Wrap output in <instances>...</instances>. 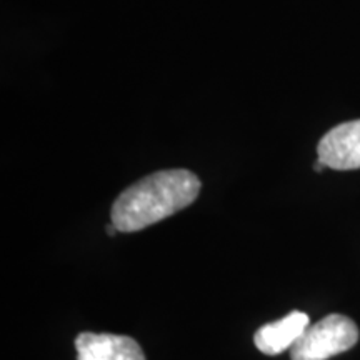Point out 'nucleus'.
I'll list each match as a JSON object with an SVG mask.
<instances>
[{
	"mask_svg": "<svg viewBox=\"0 0 360 360\" xmlns=\"http://www.w3.org/2000/svg\"><path fill=\"white\" fill-rule=\"evenodd\" d=\"M199 192L200 180L188 170L150 174L117 197L112 205V224L119 232L142 231L193 204Z\"/></svg>",
	"mask_w": 360,
	"mask_h": 360,
	"instance_id": "obj_1",
	"label": "nucleus"
},
{
	"mask_svg": "<svg viewBox=\"0 0 360 360\" xmlns=\"http://www.w3.org/2000/svg\"><path fill=\"white\" fill-rule=\"evenodd\" d=\"M359 342V328L352 319L340 314L323 317L305 332L290 349L292 360H328L347 352Z\"/></svg>",
	"mask_w": 360,
	"mask_h": 360,
	"instance_id": "obj_2",
	"label": "nucleus"
},
{
	"mask_svg": "<svg viewBox=\"0 0 360 360\" xmlns=\"http://www.w3.org/2000/svg\"><path fill=\"white\" fill-rule=\"evenodd\" d=\"M317 155L328 169H360V120L344 122L328 130L319 142Z\"/></svg>",
	"mask_w": 360,
	"mask_h": 360,
	"instance_id": "obj_3",
	"label": "nucleus"
},
{
	"mask_svg": "<svg viewBox=\"0 0 360 360\" xmlns=\"http://www.w3.org/2000/svg\"><path fill=\"white\" fill-rule=\"evenodd\" d=\"M77 360H146L132 337L82 332L75 339Z\"/></svg>",
	"mask_w": 360,
	"mask_h": 360,
	"instance_id": "obj_4",
	"label": "nucleus"
},
{
	"mask_svg": "<svg viewBox=\"0 0 360 360\" xmlns=\"http://www.w3.org/2000/svg\"><path fill=\"white\" fill-rule=\"evenodd\" d=\"M310 326V319L305 312L294 310L281 321L260 327L254 335L255 347L265 355H278L292 349Z\"/></svg>",
	"mask_w": 360,
	"mask_h": 360,
	"instance_id": "obj_5",
	"label": "nucleus"
},
{
	"mask_svg": "<svg viewBox=\"0 0 360 360\" xmlns=\"http://www.w3.org/2000/svg\"><path fill=\"white\" fill-rule=\"evenodd\" d=\"M119 232L117 231V227L114 224H110V225H107V233H109V236H115V233Z\"/></svg>",
	"mask_w": 360,
	"mask_h": 360,
	"instance_id": "obj_6",
	"label": "nucleus"
}]
</instances>
